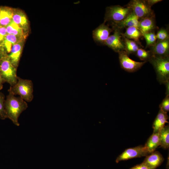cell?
Instances as JSON below:
<instances>
[{
	"instance_id": "cell-9",
	"label": "cell",
	"mask_w": 169,
	"mask_h": 169,
	"mask_svg": "<svg viewBox=\"0 0 169 169\" xmlns=\"http://www.w3.org/2000/svg\"><path fill=\"white\" fill-rule=\"evenodd\" d=\"M118 53L121 67L127 72H133L136 71L146 63L144 61L139 62L132 60L129 58L125 51H120Z\"/></svg>"
},
{
	"instance_id": "cell-26",
	"label": "cell",
	"mask_w": 169,
	"mask_h": 169,
	"mask_svg": "<svg viewBox=\"0 0 169 169\" xmlns=\"http://www.w3.org/2000/svg\"><path fill=\"white\" fill-rule=\"evenodd\" d=\"M146 42V48L150 47L154 45L157 41L156 34L155 31L144 33L142 35Z\"/></svg>"
},
{
	"instance_id": "cell-17",
	"label": "cell",
	"mask_w": 169,
	"mask_h": 169,
	"mask_svg": "<svg viewBox=\"0 0 169 169\" xmlns=\"http://www.w3.org/2000/svg\"><path fill=\"white\" fill-rule=\"evenodd\" d=\"M164 158L158 151H154L146 156L143 162L153 169L160 166L164 161Z\"/></svg>"
},
{
	"instance_id": "cell-3",
	"label": "cell",
	"mask_w": 169,
	"mask_h": 169,
	"mask_svg": "<svg viewBox=\"0 0 169 169\" xmlns=\"http://www.w3.org/2000/svg\"><path fill=\"white\" fill-rule=\"evenodd\" d=\"M149 61L153 67L160 84L169 81V57L153 55Z\"/></svg>"
},
{
	"instance_id": "cell-24",
	"label": "cell",
	"mask_w": 169,
	"mask_h": 169,
	"mask_svg": "<svg viewBox=\"0 0 169 169\" xmlns=\"http://www.w3.org/2000/svg\"><path fill=\"white\" fill-rule=\"evenodd\" d=\"M123 37L125 46V51L128 55L131 54H135L137 50L141 46V44L133 40L124 37Z\"/></svg>"
},
{
	"instance_id": "cell-23",
	"label": "cell",
	"mask_w": 169,
	"mask_h": 169,
	"mask_svg": "<svg viewBox=\"0 0 169 169\" xmlns=\"http://www.w3.org/2000/svg\"><path fill=\"white\" fill-rule=\"evenodd\" d=\"M161 147L164 149L169 147V126L165 125L159 131Z\"/></svg>"
},
{
	"instance_id": "cell-25",
	"label": "cell",
	"mask_w": 169,
	"mask_h": 169,
	"mask_svg": "<svg viewBox=\"0 0 169 169\" xmlns=\"http://www.w3.org/2000/svg\"><path fill=\"white\" fill-rule=\"evenodd\" d=\"M135 54L141 60L146 62L149 61V60L153 56L150 50L146 51L141 48L137 50Z\"/></svg>"
},
{
	"instance_id": "cell-2",
	"label": "cell",
	"mask_w": 169,
	"mask_h": 169,
	"mask_svg": "<svg viewBox=\"0 0 169 169\" xmlns=\"http://www.w3.org/2000/svg\"><path fill=\"white\" fill-rule=\"evenodd\" d=\"M15 95H18L26 102H31L33 99V85L32 81L18 77V81L8 90Z\"/></svg>"
},
{
	"instance_id": "cell-11",
	"label": "cell",
	"mask_w": 169,
	"mask_h": 169,
	"mask_svg": "<svg viewBox=\"0 0 169 169\" xmlns=\"http://www.w3.org/2000/svg\"><path fill=\"white\" fill-rule=\"evenodd\" d=\"M25 39L13 35L7 34L0 45V58L8 56L14 44Z\"/></svg>"
},
{
	"instance_id": "cell-27",
	"label": "cell",
	"mask_w": 169,
	"mask_h": 169,
	"mask_svg": "<svg viewBox=\"0 0 169 169\" xmlns=\"http://www.w3.org/2000/svg\"><path fill=\"white\" fill-rule=\"evenodd\" d=\"M5 100V95L0 92V119L3 120L7 118L4 106Z\"/></svg>"
},
{
	"instance_id": "cell-5",
	"label": "cell",
	"mask_w": 169,
	"mask_h": 169,
	"mask_svg": "<svg viewBox=\"0 0 169 169\" xmlns=\"http://www.w3.org/2000/svg\"><path fill=\"white\" fill-rule=\"evenodd\" d=\"M132 12L131 9L125 6L117 5L107 7L106 8L104 22L120 21L125 18Z\"/></svg>"
},
{
	"instance_id": "cell-21",
	"label": "cell",
	"mask_w": 169,
	"mask_h": 169,
	"mask_svg": "<svg viewBox=\"0 0 169 169\" xmlns=\"http://www.w3.org/2000/svg\"><path fill=\"white\" fill-rule=\"evenodd\" d=\"M160 145L159 131L153 133L147 140L145 146L151 153Z\"/></svg>"
},
{
	"instance_id": "cell-6",
	"label": "cell",
	"mask_w": 169,
	"mask_h": 169,
	"mask_svg": "<svg viewBox=\"0 0 169 169\" xmlns=\"http://www.w3.org/2000/svg\"><path fill=\"white\" fill-rule=\"evenodd\" d=\"M125 6L131 9L139 19L155 16L146 0H132Z\"/></svg>"
},
{
	"instance_id": "cell-22",
	"label": "cell",
	"mask_w": 169,
	"mask_h": 169,
	"mask_svg": "<svg viewBox=\"0 0 169 169\" xmlns=\"http://www.w3.org/2000/svg\"><path fill=\"white\" fill-rule=\"evenodd\" d=\"M6 28L7 34L13 35L17 37L26 39L27 33H25L22 28L12 20Z\"/></svg>"
},
{
	"instance_id": "cell-20",
	"label": "cell",
	"mask_w": 169,
	"mask_h": 169,
	"mask_svg": "<svg viewBox=\"0 0 169 169\" xmlns=\"http://www.w3.org/2000/svg\"><path fill=\"white\" fill-rule=\"evenodd\" d=\"M122 35L124 37L141 44L139 39L142 36V35L137 27L131 26L126 28L125 32L122 33Z\"/></svg>"
},
{
	"instance_id": "cell-12",
	"label": "cell",
	"mask_w": 169,
	"mask_h": 169,
	"mask_svg": "<svg viewBox=\"0 0 169 169\" xmlns=\"http://www.w3.org/2000/svg\"><path fill=\"white\" fill-rule=\"evenodd\" d=\"M149 48L153 55L169 57V39L163 41L157 40L154 45Z\"/></svg>"
},
{
	"instance_id": "cell-18",
	"label": "cell",
	"mask_w": 169,
	"mask_h": 169,
	"mask_svg": "<svg viewBox=\"0 0 169 169\" xmlns=\"http://www.w3.org/2000/svg\"><path fill=\"white\" fill-rule=\"evenodd\" d=\"M168 119L169 117L167 113L160 109L152 125L153 133L159 131L165 125L166 123H168L167 120Z\"/></svg>"
},
{
	"instance_id": "cell-19",
	"label": "cell",
	"mask_w": 169,
	"mask_h": 169,
	"mask_svg": "<svg viewBox=\"0 0 169 169\" xmlns=\"http://www.w3.org/2000/svg\"><path fill=\"white\" fill-rule=\"evenodd\" d=\"M0 26L6 27L12 20L14 8L7 7H0Z\"/></svg>"
},
{
	"instance_id": "cell-14",
	"label": "cell",
	"mask_w": 169,
	"mask_h": 169,
	"mask_svg": "<svg viewBox=\"0 0 169 169\" xmlns=\"http://www.w3.org/2000/svg\"><path fill=\"white\" fill-rule=\"evenodd\" d=\"M24 41L22 40L14 44L8 55L11 63L16 69L19 65Z\"/></svg>"
},
{
	"instance_id": "cell-10",
	"label": "cell",
	"mask_w": 169,
	"mask_h": 169,
	"mask_svg": "<svg viewBox=\"0 0 169 169\" xmlns=\"http://www.w3.org/2000/svg\"><path fill=\"white\" fill-rule=\"evenodd\" d=\"M112 31V29L110 28L107 25H105V23L104 22L93 31V38L96 43L104 45Z\"/></svg>"
},
{
	"instance_id": "cell-16",
	"label": "cell",
	"mask_w": 169,
	"mask_h": 169,
	"mask_svg": "<svg viewBox=\"0 0 169 169\" xmlns=\"http://www.w3.org/2000/svg\"><path fill=\"white\" fill-rule=\"evenodd\" d=\"M156 28L155 16L139 19L138 28L142 35L148 32L155 31Z\"/></svg>"
},
{
	"instance_id": "cell-8",
	"label": "cell",
	"mask_w": 169,
	"mask_h": 169,
	"mask_svg": "<svg viewBox=\"0 0 169 169\" xmlns=\"http://www.w3.org/2000/svg\"><path fill=\"white\" fill-rule=\"evenodd\" d=\"M112 28L114 33L110 35L104 45L107 46L116 52L125 51L124 37L121 30L115 28Z\"/></svg>"
},
{
	"instance_id": "cell-31",
	"label": "cell",
	"mask_w": 169,
	"mask_h": 169,
	"mask_svg": "<svg viewBox=\"0 0 169 169\" xmlns=\"http://www.w3.org/2000/svg\"><path fill=\"white\" fill-rule=\"evenodd\" d=\"M130 169H153L143 162L136 165Z\"/></svg>"
},
{
	"instance_id": "cell-4",
	"label": "cell",
	"mask_w": 169,
	"mask_h": 169,
	"mask_svg": "<svg viewBox=\"0 0 169 169\" xmlns=\"http://www.w3.org/2000/svg\"><path fill=\"white\" fill-rule=\"evenodd\" d=\"M17 69L11 64L8 56L0 58V73L5 82L10 86L15 85L18 81Z\"/></svg>"
},
{
	"instance_id": "cell-28",
	"label": "cell",
	"mask_w": 169,
	"mask_h": 169,
	"mask_svg": "<svg viewBox=\"0 0 169 169\" xmlns=\"http://www.w3.org/2000/svg\"><path fill=\"white\" fill-rule=\"evenodd\" d=\"M156 36L157 41H163L169 39L168 30L163 28L158 30Z\"/></svg>"
},
{
	"instance_id": "cell-32",
	"label": "cell",
	"mask_w": 169,
	"mask_h": 169,
	"mask_svg": "<svg viewBox=\"0 0 169 169\" xmlns=\"http://www.w3.org/2000/svg\"><path fill=\"white\" fill-rule=\"evenodd\" d=\"M146 1L149 5V6L151 7L154 4L160 2L162 1V0H146Z\"/></svg>"
},
{
	"instance_id": "cell-29",
	"label": "cell",
	"mask_w": 169,
	"mask_h": 169,
	"mask_svg": "<svg viewBox=\"0 0 169 169\" xmlns=\"http://www.w3.org/2000/svg\"><path fill=\"white\" fill-rule=\"evenodd\" d=\"M160 109L167 113L169 111V95H166L159 105Z\"/></svg>"
},
{
	"instance_id": "cell-7",
	"label": "cell",
	"mask_w": 169,
	"mask_h": 169,
	"mask_svg": "<svg viewBox=\"0 0 169 169\" xmlns=\"http://www.w3.org/2000/svg\"><path fill=\"white\" fill-rule=\"evenodd\" d=\"M151 154L144 146L139 145L137 146L127 148L116 159L115 162L127 160L130 159L146 156Z\"/></svg>"
},
{
	"instance_id": "cell-15",
	"label": "cell",
	"mask_w": 169,
	"mask_h": 169,
	"mask_svg": "<svg viewBox=\"0 0 169 169\" xmlns=\"http://www.w3.org/2000/svg\"><path fill=\"white\" fill-rule=\"evenodd\" d=\"M12 20L27 33L29 29V23L24 11L19 9H14Z\"/></svg>"
},
{
	"instance_id": "cell-33",
	"label": "cell",
	"mask_w": 169,
	"mask_h": 169,
	"mask_svg": "<svg viewBox=\"0 0 169 169\" xmlns=\"http://www.w3.org/2000/svg\"><path fill=\"white\" fill-rule=\"evenodd\" d=\"M5 82L3 79L2 76L0 73V90H2L3 88V84Z\"/></svg>"
},
{
	"instance_id": "cell-30",
	"label": "cell",
	"mask_w": 169,
	"mask_h": 169,
	"mask_svg": "<svg viewBox=\"0 0 169 169\" xmlns=\"http://www.w3.org/2000/svg\"><path fill=\"white\" fill-rule=\"evenodd\" d=\"M7 34L6 27L0 26V45L4 41Z\"/></svg>"
},
{
	"instance_id": "cell-1",
	"label": "cell",
	"mask_w": 169,
	"mask_h": 169,
	"mask_svg": "<svg viewBox=\"0 0 169 169\" xmlns=\"http://www.w3.org/2000/svg\"><path fill=\"white\" fill-rule=\"evenodd\" d=\"M7 118L10 119L15 125L19 126L18 119L22 112L28 107L27 102L20 97H16L8 91L4 103Z\"/></svg>"
},
{
	"instance_id": "cell-13",
	"label": "cell",
	"mask_w": 169,
	"mask_h": 169,
	"mask_svg": "<svg viewBox=\"0 0 169 169\" xmlns=\"http://www.w3.org/2000/svg\"><path fill=\"white\" fill-rule=\"evenodd\" d=\"M139 19L132 12L128 16L122 20L117 22H111L112 28L121 30L131 26L138 28Z\"/></svg>"
},
{
	"instance_id": "cell-34",
	"label": "cell",
	"mask_w": 169,
	"mask_h": 169,
	"mask_svg": "<svg viewBox=\"0 0 169 169\" xmlns=\"http://www.w3.org/2000/svg\"><path fill=\"white\" fill-rule=\"evenodd\" d=\"M0 9H1V8H0Z\"/></svg>"
}]
</instances>
